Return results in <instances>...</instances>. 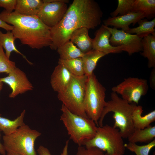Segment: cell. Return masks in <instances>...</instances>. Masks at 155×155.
<instances>
[{
	"label": "cell",
	"mask_w": 155,
	"mask_h": 155,
	"mask_svg": "<svg viewBox=\"0 0 155 155\" xmlns=\"http://www.w3.org/2000/svg\"><path fill=\"white\" fill-rule=\"evenodd\" d=\"M102 12L98 3L94 0H74L63 18L51 29L53 50L69 40L72 33L82 27L94 29L101 21Z\"/></svg>",
	"instance_id": "1"
},
{
	"label": "cell",
	"mask_w": 155,
	"mask_h": 155,
	"mask_svg": "<svg viewBox=\"0 0 155 155\" xmlns=\"http://www.w3.org/2000/svg\"><path fill=\"white\" fill-rule=\"evenodd\" d=\"M0 19L13 26L11 32L22 44L33 49L50 46L52 43L51 28L45 25L37 16L21 15L5 10L0 13Z\"/></svg>",
	"instance_id": "2"
},
{
	"label": "cell",
	"mask_w": 155,
	"mask_h": 155,
	"mask_svg": "<svg viewBox=\"0 0 155 155\" xmlns=\"http://www.w3.org/2000/svg\"><path fill=\"white\" fill-rule=\"evenodd\" d=\"M111 100L106 102L98 121V126L103 125L105 116L112 112L114 120L113 126L119 129L123 138H127L134 129L132 117L136 104L128 102L114 92L111 93Z\"/></svg>",
	"instance_id": "3"
},
{
	"label": "cell",
	"mask_w": 155,
	"mask_h": 155,
	"mask_svg": "<svg viewBox=\"0 0 155 155\" xmlns=\"http://www.w3.org/2000/svg\"><path fill=\"white\" fill-rule=\"evenodd\" d=\"M60 116L70 138L79 146L93 138L96 134L97 126L95 122L88 117L74 114L62 104Z\"/></svg>",
	"instance_id": "4"
},
{
	"label": "cell",
	"mask_w": 155,
	"mask_h": 155,
	"mask_svg": "<svg viewBox=\"0 0 155 155\" xmlns=\"http://www.w3.org/2000/svg\"><path fill=\"white\" fill-rule=\"evenodd\" d=\"M119 129L108 124L98 126L95 136L86 142L87 148L95 147L106 155H123L125 148Z\"/></svg>",
	"instance_id": "5"
},
{
	"label": "cell",
	"mask_w": 155,
	"mask_h": 155,
	"mask_svg": "<svg viewBox=\"0 0 155 155\" xmlns=\"http://www.w3.org/2000/svg\"><path fill=\"white\" fill-rule=\"evenodd\" d=\"M41 133L25 124L13 133L3 136V146L7 152L20 155H37L34 143Z\"/></svg>",
	"instance_id": "6"
},
{
	"label": "cell",
	"mask_w": 155,
	"mask_h": 155,
	"mask_svg": "<svg viewBox=\"0 0 155 155\" xmlns=\"http://www.w3.org/2000/svg\"><path fill=\"white\" fill-rule=\"evenodd\" d=\"M88 77L72 75L71 80L63 92L58 93L57 97L67 109L72 113L88 117L84 105L86 89Z\"/></svg>",
	"instance_id": "7"
},
{
	"label": "cell",
	"mask_w": 155,
	"mask_h": 155,
	"mask_svg": "<svg viewBox=\"0 0 155 155\" xmlns=\"http://www.w3.org/2000/svg\"><path fill=\"white\" fill-rule=\"evenodd\" d=\"M106 89L93 73L88 77L84 101L87 117L98 126V121L105 106Z\"/></svg>",
	"instance_id": "8"
},
{
	"label": "cell",
	"mask_w": 155,
	"mask_h": 155,
	"mask_svg": "<svg viewBox=\"0 0 155 155\" xmlns=\"http://www.w3.org/2000/svg\"><path fill=\"white\" fill-rule=\"evenodd\" d=\"M148 89L146 80L129 77L113 87L111 90L113 92L120 94L122 98L128 102L137 104L141 97L147 93Z\"/></svg>",
	"instance_id": "9"
},
{
	"label": "cell",
	"mask_w": 155,
	"mask_h": 155,
	"mask_svg": "<svg viewBox=\"0 0 155 155\" xmlns=\"http://www.w3.org/2000/svg\"><path fill=\"white\" fill-rule=\"evenodd\" d=\"M37 16L48 27L52 28L61 20L67 9L68 0H43Z\"/></svg>",
	"instance_id": "10"
},
{
	"label": "cell",
	"mask_w": 155,
	"mask_h": 155,
	"mask_svg": "<svg viewBox=\"0 0 155 155\" xmlns=\"http://www.w3.org/2000/svg\"><path fill=\"white\" fill-rule=\"evenodd\" d=\"M106 27L111 33L109 41L112 46H123V51L129 55L142 51V38L136 34L126 33L122 30H119L115 27Z\"/></svg>",
	"instance_id": "11"
},
{
	"label": "cell",
	"mask_w": 155,
	"mask_h": 155,
	"mask_svg": "<svg viewBox=\"0 0 155 155\" xmlns=\"http://www.w3.org/2000/svg\"><path fill=\"white\" fill-rule=\"evenodd\" d=\"M0 80L11 89V92L9 95L10 98H14L19 94L32 90L33 88L25 73L17 67L10 72L7 76L0 78Z\"/></svg>",
	"instance_id": "12"
},
{
	"label": "cell",
	"mask_w": 155,
	"mask_h": 155,
	"mask_svg": "<svg viewBox=\"0 0 155 155\" xmlns=\"http://www.w3.org/2000/svg\"><path fill=\"white\" fill-rule=\"evenodd\" d=\"M95 35L93 39L92 49L106 53L107 55L110 53H120L123 51V46H115L111 44L109 39L111 33L103 24L96 31Z\"/></svg>",
	"instance_id": "13"
},
{
	"label": "cell",
	"mask_w": 155,
	"mask_h": 155,
	"mask_svg": "<svg viewBox=\"0 0 155 155\" xmlns=\"http://www.w3.org/2000/svg\"><path fill=\"white\" fill-rule=\"evenodd\" d=\"M145 18V14L142 12H131L126 14L115 17H109L103 21L105 26H113L117 28H121L123 31L129 28L131 24L134 25L140 20Z\"/></svg>",
	"instance_id": "14"
},
{
	"label": "cell",
	"mask_w": 155,
	"mask_h": 155,
	"mask_svg": "<svg viewBox=\"0 0 155 155\" xmlns=\"http://www.w3.org/2000/svg\"><path fill=\"white\" fill-rule=\"evenodd\" d=\"M72 75L63 66L58 64L51 77L50 83L54 90L58 93L65 91L71 80Z\"/></svg>",
	"instance_id": "15"
},
{
	"label": "cell",
	"mask_w": 155,
	"mask_h": 155,
	"mask_svg": "<svg viewBox=\"0 0 155 155\" xmlns=\"http://www.w3.org/2000/svg\"><path fill=\"white\" fill-rule=\"evenodd\" d=\"M89 29L85 27L78 28L71 34L70 40L75 44L84 54L92 49L93 39L88 35Z\"/></svg>",
	"instance_id": "16"
},
{
	"label": "cell",
	"mask_w": 155,
	"mask_h": 155,
	"mask_svg": "<svg viewBox=\"0 0 155 155\" xmlns=\"http://www.w3.org/2000/svg\"><path fill=\"white\" fill-rule=\"evenodd\" d=\"M41 0H17L14 12L27 16H37L43 5Z\"/></svg>",
	"instance_id": "17"
},
{
	"label": "cell",
	"mask_w": 155,
	"mask_h": 155,
	"mask_svg": "<svg viewBox=\"0 0 155 155\" xmlns=\"http://www.w3.org/2000/svg\"><path fill=\"white\" fill-rule=\"evenodd\" d=\"M142 107L137 105L133 112L132 119L135 129H140L148 127L155 120V111L142 116Z\"/></svg>",
	"instance_id": "18"
},
{
	"label": "cell",
	"mask_w": 155,
	"mask_h": 155,
	"mask_svg": "<svg viewBox=\"0 0 155 155\" xmlns=\"http://www.w3.org/2000/svg\"><path fill=\"white\" fill-rule=\"evenodd\" d=\"M107 55L106 53L93 49L84 54L81 58L85 75L88 77L91 75L99 60Z\"/></svg>",
	"instance_id": "19"
},
{
	"label": "cell",
	"mask_w": 155,
	"mask_h": 155,
	"mask_svg": "<svg viewBox=\"0 0 155 155\" xmlns=\"http://www.w3.org/2000/svg\"><path fill=\"white\" fill-rule=\"evenodd\" d=\"M142 52L141 55L147 58L149 68H155V35L149 34L142 40Z\"/></svg>",
	"instance_id": "20"
},
{
	"label": "cell",
	"mask_w": 155,
	"mask_h": 155,
	"mask_svg": "<svg viewBox=\"0 0 155 155\" xmlns=\"http://www.w3.org/2000/svg\"><path fill=\"white\" fill-rule=\"evenodd\" d=\"M155 137V126L150 125L143 129H134L127 138L129 142L136 143H149L154 140Z\"/></svg>",
	"instance_id": "21"
},
{
	"label": "cell",
	"mask_w": 155,
	"mask_h": 155,
	"mask_svg": "<svg viewBox=\"0 0 155 155\" xmlns=\"http://www.w3.org/2000/svg\"><path fill=\"white\" fill-rule=\"evenodd\" d=\"M137 23L139 24L138 27L133 28H129L124 31L131 34L135 33L137 36L142 38L150 34L155 35V18L150 21L142 19Z\"/></svg>",
	"instance_id": "22"
},
{
	"label": "cell",
	"mask_w": 155,
	"mask_h": 155,
	"mask_svg": "<svg viewBox=\"0 0 155 155\" xmlns=\"http://www.w3.org/2000/svg\"><path fill=\"white\" fill-rule=\"evenodd\" d=\"M16 39L11 31H7L6 33H3L0 30V44L5 50L7 57L9 59L11 53L14 51L22 55L29 64H32V63L29 61L26 56L16 48L14 44Z\"/></svg>",
	"instance_id": "23"
},
{
	"label": "cell",
	"mask_w": 155,
	"mask_h": 155,
	"mask_svg": "<svg viewBox=\"0 0 155 155\" xmlns=\"http://www.w3.org/2000/svg\"><path fill=\"white\" fill-rule=\"evenodd\" d=\"M25 110H24L20 115L13 120L3 117L0 114V130L4 135L10 134L16 131L19 127L25 124L24 119Z\"/></svg>",
	"instance_id": "24"
},
{
	"label": "cell",
	"mask_w": 155,
	"mask_h": 155,
	"mask_svg": "<svg viewBox=\"0 0 155 155\" xmlns=\"http://www.w3.org/2000/svg\"><path fill=\"white\" fill-rule=\"evenodd\" d=\"M57 50L59 58L63 60L82 58L84 55L70 40L60 46Z\"/></svg>",
	"instance_id": "25"
},
{
	"label": "cell",
	"mask_w": 155,
	"mask_h": 155,
	"mask_svg": "<svg viewBox=\"0 0 155 155\" xmlns=\"http://www.w3.org/2000/svg\"><path fill=\"white\" fill-rule=\"evenodd\" d=\"M132 12H142L145 18L150 19L155 16V0H134L132 5Z\"/></svg>",
	"instance_id": "26"
},
{
	"label": "cell",
	"mask_w": 155,
	"mask_h": 155,
	"mask_svg": "<svg viewBox=\"0 0 155 155\" xmlns=\"http://www.w3.org/2000/svg\"><path fill=\"white\" fill-rule=\"evenodd\" d=\"M58 64L63 66L73 75L81 76L85 75L81 58L68 60L59 58Z\"/></svg>",
	"instance_id": "27"
},
{
	"label": "cell",
	"mask_w": 155,
	"mask_h": 155,
	"mask_svg": "<svg viewBox=\"0 0 155 155\" xmlns=\"http://www.w3.org/2000/svg\"><path fill=\"white\" fill-rule=\"evenodd\" d=\"M125 148L129 150L134 152L136 155H149L151 150L155 146V140L149 142L147 144L139 146L136 143L129 142L125 144Z\"/></svg>",
	"instance_id": "28"
},
{
	"label": "cell",
	"mask_w": 155,
	"mask_h": 155,
	"mask_svg": "<svg viewBox=\"0 0 155 155\" xmlns=\"http://www.w3.org/2000/svg\"><path fill=\"white\" fill-rule=\"evenodd\" d=\"M16 67L15 63L7 57L0 44V73L8 74Z\"/></svg>",
	"instance_id": "29"
},
{
	"label": "cell",
	"mask_w": 155,
	"mask_h": 155,
	"mask_svg": "<svg viewBox=\"0 0 155 155\" xmlns=\"http://www.w3.org/2000/svg\"><path fill=\"white\" fill-rule=\"evenodd\" d=\"M134 0H118L116 9L111 13V17L126 14L132 12V5Z\"/></svg>",
	"instance_id": "30"
},
{
	"label": "cell",
	"mask_w": 155,
	"mask_h": 155,
	"mask_svg": "<svg viewBox=\"0 0 155 155\" xmlns=\"http://www.w3.org/2000/svg\"><path fill=\"white\" fill-rule=\"evenodd\" d=\"M75 155H106L102 151L95 147L79 146Z\"/></svg>",
	"instance_id": "31"
},
{
	"label": "cell",
	"mask_w": 155,
	"mask_h": 155,
	"mask_svg": "<svg viewBox=\"0 0 155 155\" xmlns=\"http://www.w3.org/2000/svg\"><path fill=\"white\" fill-rule=\"evenodd\" d=\"M17 0H0V7L5 9L7 12H11L15 10Z\"/></svg>",
	"instance_id": "32"
},
{
	"label": "cell",
	"mask_w": 155,
	"mask_h": 155,
	"mask_svg": "<svg viewBox=\"0 0 155 155\" xmlns=\"http://www.w3.org/2000/svg\"><path fill=\"white\" fill-rule=\"evenodd\" d=\"M37 151L38 155H51L49 150L42 145L39 147Z\"/></svg>",
	"instance_id": "33"
},
{
	"label": "cell",
	"mask_w": 155,
	"mask_h": 155,
	"mask_svg": "<svg viewBox=\"0 0 155 155\" xmlns=\"http://www.w3.org/2000/svg\"><path fill=\"white\" fill-rule=\"evenodd\" d=\"M150 85L153 89L155 88V68H153L150 74Z\"/></svg>",
	"instance_id": "34"
},
{
	"label": "cell",
	"mask_w": 155,
	"mask_h": 155,
	"mask_svg": "<svg viewBox=\"0 0 155 155\" xmlns=\"http://www.w3.org/2000/svg\"><path fill=\"white\" fill-rule=\"evenodd\" d=\"M0 28H3L7 31H12L13 29V26L9 25L0 19Z\"/></svg>",
	"instance_id": "35"
},
{
	"label": "cell",
	"mask_w": 155,
	"mask_h": 155,
	"mask_svg": "<svg viewBox=\"0 0 155 155\" xmlns=\"http://www.w3.org/2000/svg\"><path fill=\"white\" fill-rule=\"evenodd\" d=\"M69 143V140L66 141L65 144L63 149L62 152L61 154V155H68V149Z\"/></svg>",
	"instance_id": "36"
},
{
	"label": "cell",
	"mask_w": 155,
	"mask_h": 155,
	"mask_svg": "<svg viewBox=\"0 0 155 155\" xmlns=\"http://www.w3.org/2000/svg\"><path fill=\"white\" fill-rule=\"evenodd\" d=\"M0 131V137L1 136ZM5 151L3 144H2L0 142V154L2 155H5Z\"/></svg>",
	"instance_id": "37"
},
{
	"label": "cell",
	"mask_w": 155,
	"mask_h": 155,
	"mask_svg": "<svg viewBox=\"0 0 155 155\" xmlns=\"http://www.w3.org/2000/svg\"><path fill=\"white\" fill-rule=\"evenodd\" d=\"M7 155H20L19 154H16L15 153L11 152H7Z\"/></svg>",
	"instance_id": "38"
},
{
	"label": "cell",
	"mask_w": 155,
	"mask_h": 155,
	"mask_svg": "<svg viewBox=\"0 0 155 155\" xmlns=\"http://www.w3.org/2000/svg\"><path fill=\"white\" fill-rule=\"evenodd\" d=\"M3 83L0 80V92L3 88Z\"/></svg>",
	"instance_id": "39"
}]
</instances>
